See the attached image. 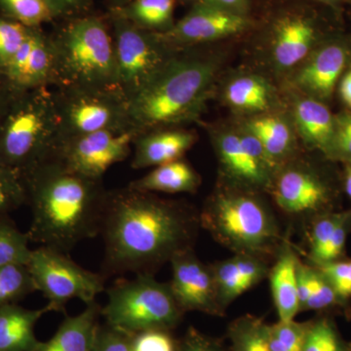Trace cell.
Returning a JSON list of instances; mask_svg holds the SVG:
<instances>
[{"label": "cell", "instance_id": "6da1fadb", "mask_svg": "<svg viewBox=\"0 0 351 351\" xmlns=\"http://www.w3.org/2000/svg\"><path fill=\"white\" fill-rule=\"evenodd\" d=\"M199 213L179 201L124 189L108 191L100 235L105 242L103 274H152L175 256L193 250Z\"/></svg>", "mask_w": 351, "mask_h": 351}, {"label": "cell", "instance_id": "7a4b0ae2", "mask_svg": "<svg viewBox=\"0 0 351 351\" xmlns=\"http://www.w3.org/2000/svg\"><path fill=\"white\" fill-rule=\"evenodd\" d=\"M32 223L29 241L69 254L100 234L108 191L91 179L46 159L22 176Z\"/></svg>", "mask_w": 351, "mask_h": 351}, {"label": "cell", "instance_id": "3957f363", "mask_svg": "<svg viewBox=\"0 0 351 351\" xmlns=\"http://www.w3.org/2000/svg\"><path fill=\"white\" fill-rule=\"evenodd\" d=\"M218 63L211 58L177 55L128 100L132 128L138 135L175 128L199 119L213 91Z\"/></svg>", "mask_w": 351, "mask_h": 351}, {"label": "cell", "instance_id": "277c9868", "mask_svg": "<svg viewBox=\"0 0 351 351\" xmlns=\"http://www.w3.org/2000/svg\"><path fill=\"white\" fill-rule=\"evenodd\" d=\"M256 193L230 184L217 191L199 213L200 226L234 255L269 260L286 237L274 212Z\"/></svg>", "mask_w": 351, "mask_h": 351}, {"label": "cell", "instance_id": "5b68a950", "mask_svg": "<svg viewBox=\"0 0 351 351\" xmlns=\"http://www.w3.org/2000/svg\"><path fill=\"white\" fill-rule=\"evenodd\" d=\"M51 38L56 54L54 88H117L112 29L103 18H69Z\"/></svg>", "mask_w": 351, "mask_h": 351}, {"label": "cell", "instance_id": "8992f818", "mask_svg": "<svg viewBox=\"0 0 351 351\" xmlns=\"http://www.w3.org/2000/svg\"><path fill=\"white\" fill-rule=\"evenodd\" d=\"M57 140L52 88L13 94L0 117V166L22 177L49 158Z\"/></svg>", "mask_w": 351, "mask_h": 351}, {"label": "cell", "instance_id": "52a82bcc", "mask_svg": "<svg viewBox=\"0 0 351 351\" xmlns=\"http://www.w3.org/2000/svg\"><path fill=\"white\" fill-rule=\"evenodd\" d=\"M107 294V304L101 307L106 324L128 336L149 330L172 331L184 314L169 282H160L152 274L121 279L108 289Z\"/></svg>", "mask_w": 351, "mask_h": 351}, {"label": "cell", "instance_id": "ba28073f", "mask_svg": "<svg viewBox=\"0 0 351 351\" xmlns=\"http://www.w3.org/2000/svg\"><path fill=\"white\" fill-rule=\"evenodd\" d=\"M110 22L114 43L117 87L129 100L156 77L182 48L168 43L160 34L141 29L112 11Z\"/></svg>", "mask_w": 351, "mask_h": 351}, {"label": "cell", "instance_id": "9c48e42d", "mask_svg": "<svg viewBox=\"0 0 351 351\" xmlns=\"http://www.w3.org/2000/svg\"><path fill=\"white\" fill-rule=\"evenodd\" d=\"M53 91L57 143L96 132L133 129L128 100L119 88H55Z\"/></svg>", "mask_w": 351, "mask_h": 351}, {"label": "cell", "instance_id": "30bf717a", "mask_svg": "<svg viewBox=\"0 0 351 351\" xmlns=\"http://www.w3.org/2000/svg\"><path fill=\"white\" fill-rule=\"evenodd\" d=\"M36 291L47 299L51 311L66 314V304L78 299L85 304L96 302L105 291L106 277L83 269L69 254L47 246L32 250L27 263Z\"/></svg>", "mask_w": 351, "mask_h": 351}, {"label": "cell", "instance_id": "8fae6325", "mask_svg": "<svg viewBox=\"0 0 351 351\" xmlns=\"http://www.w3.org/2000/svg\"><path fill=\"white\" fill-rule=\"evenodd\" d=\"M138 134L134 129L96 132L60 141L48 159L76 174L101 180L112 166L126 160Z\"/></svg>", "mask_w": 351, "mask_h": 351}, {"label": "cell", "instance_id": "7c38bea8", "mask_svg": "<svg viewBox=\"0 0 351 351\" xmlns=\"http://www.w3.org/2000/svg\"><path fill=\"white\" fill-rule=\"evenodd\" d=\"M0 75L12 94L56 85V54L51 34L31 27L27 38Z\"/></svg>", "mask_w": 351, "mask_h": 351}, {"label": "cell", "instance_id": "4fadbf2b", "mask_svg": "<svg viewBox=\"0 0 351 351\" xmlns=\"http://www.w3.org/2000/svg\"><path fill=\"white\" fill-rule=\"evenodd\" d=\"M170 263V288L182 313L198 311L212 316L225 315L226 311L219 304L211 265L201 262L195 249L175 256Z\"/></svg>", "mask_w": 351, "mask_h": 351}, {"label": "cell", "instance_id": "5bb4252c", "mask_svg": "<svg viewBox=\"0 0 351 351\" xmlns=\"http://www.w3.org/2000/svg\"><path fill=\"white\" fill-rule=\"evenodd\" d=\"M272 196L284 214L294 219L326 213L331 193L313 171L300 166H281L272 181Z\"/></svg>", "mask_w": 351, "mask_h": 351}, {"label": "cell", "instance_id": "9a60e30c", "mask_svg": "<svg viewBox=\"0 0 351 351\" xmlns=\"http://www.w3.org/2000/svg\"><path fill=\"white\" fill-rule=\"evenodd\" d=\"M249 25L250 20L246 15L199 1L169 31L160 34L176 47L182 48L237 36Z\"/></svg>", "mask_w": 351, "mask_h": 351}, {"label": "cell", "instance_id": "2e32d148", "mask_svg": "<svg viewBox=\"0 0 351 351\" xmlns=\"http://www.w3.org/2000/svg\"><path fill=\"white\" fill-rule=\"evenodd\" d=\"M350 55L348 47L341 43H328L318 48L295 73V86L307 97L328 100L350 62Z\"/></svg>", "mask_w": 351, "mask_h": 351}, {"label": "cell", "instance_id": "e0dca14e", "mask_svg": "<svg viewBox=\"0 0 351 351\" xmlns=\"http://www.w3.org/2000/svg\"><path fill=\"white\" fill-rule=\"evenodd\" d=\"M216 149L230 184L255 191L271 188L276 173L252 156L239 134H221L217 138Z\"/></svg>", "mask_w": 351, "mask_h": 351}, {"label": "cell", "instance_id": "ac0fdd59", "mask_svg": "<svg viewBox=\"0 0 351 351\" xmlns=\"http://www.w3.org/2000/svg\"><path fill=\"white\" fill-rule=\"evenodd\" d=\"M317 38L313 21L299 13H289L277 20L272 38L274 63L280 71L295 68L309 56Z\"/></svg>", "mask_w": 351, "mask_h": 351}, {"label": "cell", "instance_id": "d6986e66", "mask_svg": "<svg viewBox=\"0 0 351 351\" xmlns=\"http://www.w3.org/2000/svg\"><path fill=\"white\" fill-rule=\"evenodd\" d=\"M195 142V134L184 129H158L140 134L134 142L131 167L145 169L179 160Z\"/></svg>", "mask_w": 351, "mask_h": 351}, {"label": "cell", "instance_id": "ffe728a7", "mask_svg": "<svg viewBox=\"0 0 351 351\" xmlns=\"http://www.w3.org/2000/svg\"><path fill=\"white\" fill-rule=\"evenodd\" d=\"M300 262L301 260L295 247L286 239L274 257V265L270 267L267 276L278 320H293L301 313L299 300Z\"/></svg>", "mask_w": 351, "mask_h": 351}, {"label": "cell", "instance_id": "44dd1931", "mask_svg": "<svg viewBox=\"0 0 351 351\" xmlns=\"http://www.w3.org/2000/svg\"><path fill=\"white\" fill-rule=\"evenodd\" d=\"M101 307L97 302L75 316L66 315L52 338L39 341L32 351H92L98 329Z\"/></svg>", "mask_w": 351, "mask_h": 351}, {"label": "cell", "instance_id": "7402d4cb", "mask_svg": "<svg viewBox=\"0 0 351 351\" xmlns=\"http://www.w3.org/2000/svg\"><path fill=\"white\" fill-rule=\"evenodd\" d=\"M48 306L29 309L18 304L0 306V351H32L38 345L36 325L44 314L50 313Z\"/></svg>", "mask_w": 351, "mask_h": 351}, {"label": "cell", "instance_id": "603a6c76", "mask_svg": "<svg viewBox=\"0 0 351 351\" xmlns=\"http://www.w3.org/2000/svg\"><path fill=\"white\" fill-rule=\"evenodd\" d=\"M294 119L306 147L327 156L334 136L335 117L324 103L311 97L302 99L295 104Z\"/></svg>", "mask_w": 351, "mask_h": 351}, {"label": "cell", "instance_id": "cb8c5ba5", "mask_svg": "<svg viewBox=\"0 0 351 351\" xmlns=\"http://www.w3.org/2000/svg\"><path fill=\"white\" fill-rule=\"evenodd\" d=\"M200 182L197 172L182 158L154 167L128 186L144 193H193L199 188Z\"/></svg>", "mask_w": 351, "mask_h": 351}, {"label": "cell", "instance_id": "d4e9b609", "mask_svg": "<svg viewBox=\"0 0 351 351\" xmlns=\"http://www.w3.org/2000/svg\"><path fill=\"white\" fill-rule=\"evenodd\" d=\"M246 131L260 141L277 170L286 162L294 149V136L280 117H262L246 123Z\"/></svg>", "mask_w": 351, "mask_h": 351}, {"label": "cell", "instance_id": "484cf974", "mask_svg": "<svg viewBox=\"0 0 351 351\" xmlns=\"http://www.w3.org/2000/svg\"><path fill=\"white\" fill-rule=\"evenodd\" d=\"M176 0H132L125 6L110 11L147 31L164 34L173 25Z\"/></svg>", "mask_w": 351, "mask_h": 351}, {"label": "cell", "instance_id": "4316f807", "mask_svg": "<svg viewBox=\"0 0 351 351\" xmlns=\"http://www.w3.org/2000/svg\"><path fill=\"white\" fill-rule=\"evenodd\" d=\"M226 103L235 110L246 112H265L274 101V92L262 77L243 75L233 80L226 87Z\"/></svg>", "mask_w": 351, "mask_h": 351}, {"label": "cell", "instance_id": "83f0119b", "mask_svg": "<svg viewBox=\"0 0 351 351\" xmlns=\"http://www.w3.org/2000/svg\"><path fill=\"white\" fill-rule=\"evenodd\" d=\"M2 15L27 27L63 19L55 0H0Z\"/></svg>", "mask_w": 351, "mask_h": 351}, {"label": "cell", "instance_id": "f1b7e54d", "mask_svg": "<svg viewBox=\"0 0 351 351\" xmlns=\"http://www.w3.org/2000/svg\"><path fill=\"white\" fill-rule=\"evenodd\" d=\"M269 324L257 316H240L228 328L232 351H271L269 341Z\"/></svg>", "mask_w": 351, "mask_h": 351}, {"label": "cell", "instance_id": "f546056e", "mask_svg": "<svg viewBox=\"0 0 351 351\" xmlns=\"http://www.w3.org/2000/svg\"><path fill=\"white\" fill-rule=\"evenodd\" d=\"M29 239L9 216L0 217V267L27 265L31 257Z\"/></svg>", "mask_w": 351, "mask_h": 351}, {"label": "cell", "instance_id": "4dcf8cb0", "mask_svg": "<svg viewBox=\"0 0 351 351\" xmlns=\"http://www.w3.org/2000/svg\"><path fill=\"white\" fill-rule=\"evenodd\" d=\"M36 291L27 265L0 267V306L18 304Z\"/></svg>", "mask_w": 351, "mask_h": 351}, {"label": "cell", "instance_id": "1f68e13d", "mask_svg": "<svg viewBox=\"0 0 351 351\" xmlns=\"http://www.w3.org/2000/svg\"><path fill=\"white\" fill-rule=\"evenodd\" d=\"M218 291L219 301L223 309L228 308L237 298L247 292L234 257L219 261L211 265Z\"/></svg>", "mask_w": 351, "mask_h": 351}, {"label": "cell", "instance_id": "d6a6232c", "mask_svg": "<svg viewBox=\"0 0 351 351\" xmlns=\"http://www.w3.org/2000/svg\"><path fill=\"white\" fill-rule=\"evenodd\" d=\"M311 321H280L269 325V341L271 351H302Z\"/></svg>", "mask_w": 351, "mask_h": 351}, {"label": "cell", "instance_id": "836d02e7", "mask_svg": "<svg viewBox=\"0 0 351 351\" xmlns=\"http://www.w3.org/2000/svg\"><path fill=\"white\" fill-rule=\"evenodd\" d=\"M302 351H348L336 325L329 318L311 320Z\"/></svg>", "mask_w": 351, "mask_h": 351}, {"label": "cell", "instance_id": "e575fe53", "mask_svg": "<svg viewBox=\"0 0 351 351\" xmlns=\"http://www.w3.org/2000/svg\"><path fill=\"white\" fill-rule=\"evenodd\" d=\"M306 269L309 294L306 304L302 307V313L307 311H323L329 307L345 304L319 270L313 265H306Z\"/></svg>", "mask_w": 351, "mask_h": 351}, {"label": "cell", "instance_id": "d590c367", "mask_svg": "<svg viewBox=\"0 0 351 351\" xmlns=\"http://www.w3.org/2000/svg\"><path fill=\"white\" fill-rule=\"evenodd\" d=\"M27 204L22 177L15 171L0 166V217L9 216Z\"/></svg>", "mask_w": 351, "mask_h": 351}, {"label": "cell", "instance_id": "8d00e7d4", "mask_svg": "<svg viewBox=\"0 0 351 351\" xmlns=\"http://www.w3.org/2000/svg\"><path fill=\"white\" fill-rule=\"evenodd\" d=\"M31 27L0 15V69L9 63L24 43Z\"/></svg>", "mask_w": 351, "mask_h": 351}, {"label": "cell", "instance_id": "74e56055", "mask_svg": "<svg viewBox=\"0 0 351 351\" xmlns=\"http://www.w3.org/2000/svg\"><path fill=\"white\" fill-rule=\"evenodd\" d=\"M345 212H326L313 219L309 233V260L315 262L331 239Z\"/></svg>", "mask_w": 351, "mask_h": 351}, {"label": "cell", "instance_id": "f35d334b", "mask_svg": "<svg viewBox=\"0 0 351 351\" xmlns=\"http://www.w3.org/2000/svg\"><path fill=\"white\" fill-rule=\"evenodd\" d=\"M326 156L351 164V112L335 117L334 136Z\"/></svg>", "mask_w": 351, "mask_h": 351}, {"label": "cell", "instance_id": "ab89813d", "mask_svg": "<svg viewBox=\"0 0 351 351\" xmlns=\"http://www.w3.org/2000/svg\"><path fill=\"white\" fill-rule=\"evenodd\" d=\"M132 351H178L179 341L168 330H149L131 335Z\"/></svg>", "mask_w": 351, "mask_h": 351}, {"label": "cell", "instance_id": "60d3db41", "mask_svg": "<svg viewBox=\"0 0 351 351\" xmlns=\"http://www.w3.org/2000/svg\"><path fill=\"white\" fill-rule=\"evenodd\" d=\"M313 265L326 277L341 301L351 297V260Z\"/></svg>", "mask_w": 351, "mask_h": 351}, {"label": "cell", "instance_id": "b9f144b4", "mask_svg": "<svg viewBox=\"0 0 351 351\" xmlns=\"http://www.w3.org/2000/svg\"><path fill=\"white\" fill-rule=\"evenodd\" d=\"M350 230L351 210L350 211H345L343 219L332 232L331 239L328 242L324 250L321 252L319 257L317 258L315 262L311 263V265H321V263L341 260L343 252H345L346 239H348V235Z\"/></svg>", "mask_w": 351, "mask_h": 351}, {"label": "cell", "instance_id": "7bdbcfd3", "mask_svg": "<svg viewBox=\"0 0 351 351\" xmlns=\"http://www.w3.org/2000/svg\"><path fill=\"white\" fill-rule=\"evenodd\" d=\"M92 351H132L130 337L107 324H100Z\"/></svg>", "mask_w": 351, "mask_h": 351}, {"label": "cell", "instance_id": "ee69618b", "mask_svg": "<svg viewBox=\"0 0 351 351\" xmlns=\"http://www.w3.org/2000/svg\"><path fill=\"white\" fill-rule=\"evenodd\" d=\"M178 351H228L219 339L212 338L189 327L184 338L179 341Z\"/></svg>", "mask_w": 351, "mask_h": 351}, {"label": "cell", "instance_id": "f6af8a7d", "mask_svg": "<svg viewBox=\"0 0 351 351\" xmlns=\"http://www.w3.org/2000/svg\"><path fill=\"white\" fill-rule=\"evenodd\" d=\"M63 19L87 15L91 8L92 0H55Z\"/></svg>", "mask_w": 351, "mask_h": 351}, {"label": "cell", "instance_id": "bcb514c9", "mask_svg": "<svg viewBox=\"0 0 351 351\" xmlns=\"http://www.w3.org/2000/svg\"><path fill=\"white\" fill-rule=\"evenodd\" d=\"M199 1L225 9V10L232 11V12L242 14V15H246V11L248 9V0H199Z\"/></svg>", "mask_w": 351, "mask_h": 351}, {"label": "cell", "instance_id": "7dc6e473", "mask_svg": "<svg viewBox=\"0 0 351 351\" xmlns=\"http://www.w3.org/2000/svg\"><path fill=\"white\" fill-rule=\"evenodd\" d=\"M339 93L343 101L351 108V69L341 80Z\"/></svg>", "mask_w": 351, "mask_h": 351}, {"label": "cell", "instance_id": "c3c4849f", "mask_svg": "<svg viewBox=\"0 0 351 351\" xmlns=\"http://www.w3.org/2000/svg\"><path fill=\"white\" fill-rule=\"evenodd\" d=\"M13 94L11 93L10 90L8 89L5 82H4L1 75H0V117H1L4 110H5Z\"/></svg>", "mask_w": 351, "mask_h": 351}, {"label": "cell", "instance_id": "681fc988", "mask_svg": "<svg viewBox=\"0 0 351 351\" xmlns=\"http://www.w3.org/2000/svg\"><path fill=\"white\" fill-rule=\"evenodd\" d=\"M345 186L346 193L351 199V164H348L346 169Z\"/></svg>", "mask_w": 351, "mask_h": 351}, {"label": "cell", "instance_id": "f907efd6", "mask_svg": "<svg viewBox=\"0 0 351 351\" xmlns=\"http://www.w3.org/2000/svg\"><path fill=\"white\" fill-rule=\"evenodd\" d=\"M132 0H108L110 4V9H119L125 6Z\"/></svg>", "mask_w": 351, "mask_h": 351}, {"label": "cell", "instance_id": "816d5d0a", "mask_svg": "<svg viewBox=\"0 0 351 351\" xmlns=\"http://www.w3.org/2000/svg\"><path fill=\"white\" fill-rule=\"evenodd\" d=\"M318 2H322V3L328 4V5H336L339 3V0H316Z\"/></svg>", "mask_w": 351, "mask_h": 351}, {"label": "cell", "instance_id": "f5cc1de1", "mask_svg": "<svg viewBox=\"0 0 351 351\" xmlns=\"http://www.w3.org/2000/svg\"><path fill=\"white\" fill-rule=\"evenodd\" d=\"M348 351H351V343H348Z\"/></svg>", "mask_w": 351, "mask_h": 351}]
</instances>
